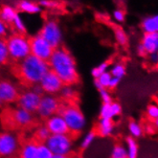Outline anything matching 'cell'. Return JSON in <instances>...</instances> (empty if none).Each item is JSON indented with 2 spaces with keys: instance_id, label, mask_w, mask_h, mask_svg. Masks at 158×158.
<instances>
[{
  "instance_id": "f1b7e54d",
  "label": "cell",
  "mask_w": 158,
  "mask_h": 158,
  "mask_svg": "<svg viewBox=\"0 0 158 158\" xmlns=\"http://www.w3.org/2000/svg\"><path fill=\"white\" fill-rule=\"evenodd\" d=\"M108 67H109L108 62H106L105 61V62L100 63L99 65L95 66L94 68H92V70H91V75H92V77L94 78V79L99 78L102 75V74L107 72Z\"/></svg>"
},
{
  "instance_id": "74e56055",
  "label": "cell",
  "mask_w": 158,
  "mask_h": 158,
  "mask_svg": "<svg viewBox=\"0 0 158 158\" xmlns=\"http://www.w3.org/2000/svg\"><path fill=\"white\" fill-rule=\"evenodd\" d=\"M59 2L56 0H40V6L41 8H46V9H55L59 7Z\"/></svg>"
},
{
  "instance_id": "cb8c5ba5",
  "label": "cell",
  "mask_w": 158,
  "mask_h": 158,
  "mask_svg": "<svg viewBox=\"0 0 158 158\" xmlns=\"http://www.w3.org/2000/svg\"><path fill=\"white\" fill-rule=\"evenodd\" d=\"M109 73L112 77L121 80L123 77H125L126 73H127V69H126L125 64L122 62H115L113 65L111 66Z\"/></svg>"
},
{
  "instance_id": "ba28073f",
  "label": "cell",
  "mask_w": 158,
  "mask_h": 158,
  "mask_svg": "<svg viewBox=\"0 0 158 158\" xmlns=\"http://www.w3.org/2000/svg\"><path fill=\"white\" fill-rule=\"evenodd\" d=\"M60 105L57 97L54 95H44L41 96L40 105L38 106L35 112L39 114L40 117L43 119H48L54 114L58 113L60 110Z\"/></svg>"
},
{
  "instance_id": "8fae6325",
  "label": "cell",
  "mask_w": 158,
  "mask_h": 158,
  "mask_svg": "<svg viewBox=\"0 0 158 158\" xmlns=\"http://www.w3.org/2000/svg\"><path fill=\"white\" fill-rule=\"evenodd\" d=\"M39 85H40L42 91L46 93L47 95L57 94V93H59L61 90L62 86L64 85L60 79L50 70L45 74V76L42 78Z\"/></svg>"
},
{
  "instance_id": "d6986e66",
  "label": "cell",
  "mask_w": 158,
  "mask_h": 158,
  "mask_svg": "<svg viewBox=\"0 0 158 158\" xmlns=\"http://www.w3.org/2000/svg\"><path fill=\"white\" fill-rule=\"evenodd\" d=\"M18 8L21 12L29 15H38L42 11V8L40 6V4H36L33 1H30V0H22L18 4Z\"/></svg>"
},
{
  "instance_id": "2e32d148",
  "label": "cell",
  "mask_w": 158,
  "mask_h": 158,
  "mask_svg": "<svg viewBox=\"0 0 158 158\" xmlns=\"http://www.w3.org/2000/svg\"><path fill=\"white\" fill-rule=\"evenodd\" d=\"M147 54L157 53L158 51V33L144 34L140 43Z\"/></svg>"
},
{
  "instance_id": "30bf717a",
  "label": "cell",
  "mask_w": 158,
  "mask_h": 158,
  "mask_svg": "<svg viewBox=\"0 0 158 158\" xmlns=\"http://www.w3.org/2000/svg\"><path fill=\"white\" fill-rule=\"evenodd\" d=\"M41 99V95H39L33 89L23 91L20 95H18L17 102L19 107L34 113L38 109L40 102Z\"/></svg>"
},
{
  "instance_id": "52a82bcc",
  "label": "cell",
  "mask_w": 158,
  "mask_h": 158,
  "mask_svg": "<svg viewBox=\"0 0 158 158\" xmlns=\"http://www.w3.org/2000/svg\"><path fill=\"white\" fill-rule=\"evenodd\" d=\"M30 50L31 55L34 57L48 61L53 54L54 48L39 34L34 35L30 40Z\"/></svg>"
},
{
  "instance_id": "4fadbf2b",
  "label": "cell",
  "mask_w": 158,
  "mask_h": 158,
  "mask_svg": "<svg viewBox=\"0 0 158 158\" xmlns=\"http://www.w3.org/2000/svg\"><path fill=\"white\" fill-rule=\"evenodd\" d=\"M45 127H47L50 134H67L69 133L68 127L62 116L60 113H56L53 116L46 119Z\"/></svg>"
},
{
  "instance_id": "484cf974",
  "label": "cell",
  "mask_w": 158,
  "mask_h": 158,
  "mask_svg": "<svg viewBox=\"0 0 158 158\" xmlns=\"http://www.w3.org/2000/svg\"><path fill=\"white\" fill-rule=\"evenodd\" d=\"M97 133L93 131H90L85 134V136L82 137L81 142V148L82 150H85V148H89L93 143H94L95 139H96Z\"/></svg>"
},
{
  "instance_id": "8992f818",
  "label": "cell",
  "mask_w": 158,
  "mask_h": 158,
  "mask_svg": "<svg viewBox=\"0 0 158 158\" xmlns=\"http://www.w3.org/2000/svg\"><path fill=\"white\" fill-rule=\"evenodd\" d=\"M40 35L47 41L54 49L60 47L63 40V34L60 24L54 20L48 19L42 25Z\"/></svg>"
},
{
  "instance_id": "5bb4252c",
  "label": "cell",
  "mask_w": 158,
  "mask_h": 158,
  "mask_svg": "<svg viewBox=\"0 0 158 158\" xmlns=\"http://www.w3.org/2000/svg\"><path fill=\"white\" fill-rule=\"evenodd\" d=\"M12 120L17 126L26 127V126H29L33 122L34 117H33V113L18 106L17 108L13 110Z\"/></svg>"
},
{
  "instance_id": "4316f807",
  "label": "cell",
  "mask_w": 158,
  "mask_h": 158,
  "mask_svg": "<svg viewBox=\"0 0 158 158\" xmlns=\"http://www.w3.org/2000/svg\"><path fill=\"white\" fill-rule=\"evenodd\" d=\"M110 158H127L126 147L122 144L115 145L111 150Z\"/></svg>"
},
{
  "instance_id": "836d02e7",
  "label": "cell",
  "mask_w": 158,
  "mask_h": 158,
  "mask_svg": "<svg viewBox=\"0 0 158 158\" xmlns=\"http://www.w3.org/2000/svg\"><path fill=\"white\" fill-rule=\"evenodd\" d=\"M35 136H36V139H38L40 143H44L50 136V132L47 129V127L45 126H42L38 128V131L35 132Z\"/></svg>"
},
{
  "instance_id": "44dd1931",
  "label": "cell",
  "mask_w": 158,
  "mask_h": 158,
  "mask_svg": "<svg viewBox=\"0 0 158 158\" xmlns=\"http://www.w3.org/2000/svg\"><path fill=\"white\" fill-rule=\"evenodd\" d=\"M126 151L127 158H138L139 147L134 138L129 136L126 139Z\"/></svg>"
},
{
  "instance_id": "60d3db41",
  "label": "cell",
  "mask_w": 158,
  "mask_h": 158,
  "mask_svg": "<svg viewBox=\"0 0 158 158\" xmlns=\"http://www.w3.org/2000/svg\"><path fill=\"white\" fill-rule=\"evenodd\" d=\"M120 81H121V80H119V79H117V78L111 77L110 81H109V85H108V89H114V88H116V87L119 85Z\"/></svg>"
},
{
  "instance_id": "e0dca14e",
  "label": "cell",
  "mask_w": 158,
  "mask_h": 158,
  "mask_svg": "<svg viewBox=\"0 0 158 158\" xmlns=\"http://www.w3.org/2000/svg\"><path fill=\"white\" fill-rule=\"evenodd\" d=\"M141 29L144 34L158 33V15H152L144 17L141 22Z\"/></svg>"
},
{
  "instance_id": "f6af8a7d",
  "label": "cell",
  "mask_w": 158,
  "mask_h": 158,
  "mask_svg": "<svg viewBox=\"0 0 158 158\" xmlns=\"http://www.w3.org/2000/svg\"><path fill=\"white\" fill-rule=\"evenodd\" d=\"M52 158H69L68 155H60V154H53Z\"/></svg>"
},
{
  "instance_id": "ee69618b",
  "label": "cell",
  "mask_w": 158,
  "mask_h": 158,
  "mask_svg": "<svg viewBox=\"0 0 158 158\" xmlns=\"http://www.w3.org/2000/svg\"><path fill=\"white\" fill-rule=\"evenodd\" d=\"M35 93H38L39 95H42V93H43V91H42V89H41V87H40V85H34V89H33Z\"/></svg>"
},
{
  "instance_id": "603a6c76",
  "label": "cell",
  "mask_w": 158,
  "mask_h": 158,
  "mask_svg": "<svg viewBox=\"0 0 158 158\" xmlns=\"http://www.w3.org/2000/svg\"><path fill=\"white\" fill-rule=\"evenodd\" d=\"M111 76L110 73L107 71L104 74H102V75L95 79V81H94V85L95 87L98 89V90H101V89H108V85H109V81H110V79H111Z\"/></svg>"
},
{
  "instance_id": "3957f363",
  "label": "cell",
  "mask_w": 158,
  "mask_h": 158,
  "mask_svg": "<svg viewBox=\"0 0 158 158\" xmlns=\"http://www.w3.org/2000/svg\"><path fill=\"white\" fill-rule=\"evenodd\" d=\"M5 41L10 59L20 62L31 55L30 39H28L26 35L15 34L9 36Z\"/></svg>"
},
{
  "instance_id": "5b68a950",
  "label": "cell",
  "mask_w": 158,
  "mask_h": 158,
  "mask_svg": "<svg viewBox=\"0 0 158 158\" xmlns=\"http://www.w3.org/2000/svg\"><path fill=\"white\" fill-rule=\"evenodd\" d=\"M44 144L49 148L53 154L69 155L73 148V140L69 133L50 134Z\"/></svg>"
},
{
  "instance_id": "7402d4cb",
  "label": "cell",
  "mask_w": 158,
  "mask_h": 158,
  "mask_svg": "<svg viewBox=\"0 0 158 158\" xmlns=\"http://www.w3.org/2000/svg\"><path fill=\"white\" fill-rule=\"evenodd\" d=\"M17 15L16 10L12 6H4L0 11V19L5 23H12Z\"/></svg>"
},
{
  "instance_id": "ac0fdd59",
  "label": "cell",
  "mask_w": 158,
  "mask_h": 158,
  "mask_svg": "<svg viewBox=\"0 0 158 158\" xmlns=\"http://www.w3.org/2000/svg\"><path fill=\"white\" fill-rule=\"evenodd\" d=\"M97 131L101 136H103V137L110 136L114 131L113 120L100 118L98 125H97Z\"/></svg>"
},
{
  "instance_id": "b9f144b4",
  "label": "cell",
  "mask_w": 158,
  "mask_h": 158,
  "mask_svg": "<svg viewBox=\"0 0 158 158\" xmlns=\"http://www.w3.org/2000/svg\"><path fill=\"white\" fill-rule=\"evenodd\" d=\"M137 54L138 56H140V57H146V56H148L147 52L145 51V49L143 48V46L141 44H139L137 46Z\"/></svg>"
},
{
  "instance_id": "ab89813d",
  "label": "cell",
  "mask_w": 158,
  "mask_h": 158,
  "mask_svg": "<svg viewBox=\"0 0 158 158\" xmlns=\"http://www.w3.org/2000/svg\"><path fill=\"white\" fill-rule=\"evenodd\" d=\"M148 61L152 64V65L156 66L158 63V53H152L148 54Z\"/></svg>"
},
{
  "instance_id": "7a4b0ae2",
  "label": "cell",
  "mask_w": 158,
  "mask_h": 158,
  "mask_svg": "<svg viewBox=\"0 0 158 158\" xmlns=\"http://www.w3.org/2000/svg\"><path fill=\"white\" fill-rule=\"evenodd\" d=\"M48 61H44L30 55L18 65V74L28 85H39L45 74L49 71Z\"/></svg>"
},
{
  "instance_id": "d4e9b609",
  "label": "cell",
  "mask_w": 158,
  "mask_h": 158,
  "mask_svg": "<svg viewBox=\"0 0 158 158\" xmlns=\"http://www.w3.org/2000/svg\"><path fill=\"white\" fill-rule=\"evenodd\" d=\"M128 131H129V134H131V137L136 139V138H140L143 133H144V128L143 127L135 122V121H132L128 124Z\"/></svg>"
},
{
  "instance_id": "8d00e7d4",
  "label": "cell",
  "mask_w": 158,
  "mask_h": 158,
  "mask_svg": "<svg viewBox=\"0 0 158 158\" xmlns=\"http://www.w3.org/2000/svg\"><path fill=\"white\" fill-rule=\"evenodd\" d=\"M112 16H113V19L119 23H123L126 19V14L123 10H121V9H116V10H114L112 13Z\"/></svg>"
},
{
  "instance_id": "e575fe53",
  "label": "cell",
  "mask_w": 158,
  "mask_h": 158,
  "mask_svg": "<svg viewBox=\"0 0 158 158\" xmlns=\"http://www.w3.org/2000/svg\"><path fill=\"white\" fill-rule=\"evenodd\" d=\"M147 116L152 121L158 119V106L156 104H151L147 107Z\"/></svg>"
},
{
  "instance_id": "4dcf8cb0",
  "label": "cell",
  "mask_w": 158,
  "mask_h": 158,
  "mask_svg": "<svg viewBox=\"0 0 158 158\" xmlns=\"http://www.w3.org/2000/svg\"><path fill=\"white\" fill-rule=\"evenodd\" d=\"M53 153L44 143L38 144V158H52Z\"/></svg>"
},
{
  "instance_id": "d590c367",
  "label": "cell",
  "mask_w": 158,
  "mask_h": 158,
  "mask_svg": "<svg viewBox=\"0 0 158 158\" xmlns=\"http://www.w3.org/2000/svg\"><path fill=\"white\" fill-rule=\"evenodd\" d=\"M100 93V98L103 102V104H109L112 102V97H111L110 92L108 91V89H101L99 90Z\"/></svg>"
},
{
  "instance_id": "f35d334b",
  "label": "cell",
  "mask_w": 158,
  "mask_h": 158,
  "mask_svg": "<svg viewBox=\"0 0 158 158\" xmlns=\"http://www.w3.org/2000/svg\"><path fill=\"white\" fill-rule=\"evenodd\" d=\"M8 33V26L7 23H5L4 21H2L0 19V39L4 38V36L7 35Z\"/></svg>"
},
{
  "instance_id": "7c38bea8",
  "label": "cell",
  "mask_w": 158,
  "mask_h": 158,
  "mask_svg": "<svg viewBox=\"0 0 158 158\" xmlns=\"http://www.w3.org/2000/svg\"><path fill=\"white\" fill-rule=\"evenodd\" d=\"M18 89L15 85L10 81H0V103L11 104L15 102L18 98Z\"/></svg>"
},
{
  "instance_id": "9c48e42d",
  "label": "cell",
  "mask_w": 158,
  "mask_h": 158,
  "mask_svg": "<svg viewBox=\"0 0 158 158\" xmlns=\"http://www.w3.org/2000/svg\"><path fill=\"white\" fill-rule=\"evenodd\" d=\"M18 139L12 132H1L0 133V156L11 157L18 151Z\"/></svg>"
},
{
  "instance_id": "ffe728a7",
  "label": "cell",
  "mask_w": 158,
  "mask_h": 158,
  "mask_svg": "<svg viewBox=\"0 0 158 158\" xmlns=\"http://www.w3.org/2000/svg\"><path fill=\"white\" fill-rule=\"evenodd\" d=\"M20 158H38V144L33 141L25 143L20 150Z\"/></svg>"
},
{
  "instance_id": "f546056e",
  "label": "cell",
  "mask_w": 158,
  "mask_h": 158,
  "mask_svg": "<svg viewBox=\"0 0 158 158\" xmlns=\"http://www.w3.org/2000/svg\"><path fill=\"white\" fill-rule=\"evenodd\" d=\"M60 92L61 93L62 98H64L65 100H72L76 97V90L72 85H64Z\"/></svg>"
},
{
  "instance_id": "83f0119b",
  "label": "cell",
  "mask_w": 158,
  "mask_h": 158,
  "mask_svg": "<svg viewBox=\"0 0 158 158\" xmlns=\"http://www.w3.org/2000/svg\"><path fill=\"white\" fill-rule=\"evenodd\" d=\"M114 38L117 43L120 45H126L128 40L127 33L125 32L123 28H120V27H117L114 29Z\"/></svg>"
},
{
  "instance_id": "6da1fadb",
  "label": "cell",
  "mask_w": 158,
  "mask_h": 158,
  "mask_svg": "<svg viewBox=\"0 0 158 158\" xmlns=\"http://www.w3.org/2000/svg\"><path fill=\"white\" fill-rule=\"evenodd\" d=\"M48 64L50 71L60 79L63 85H73L79 81L76 60L67 49L62 47L54 49Z\"/></svg>"
},
{
  "instance_id": "277c9868",
  "label": "cell",
  "mask_w": 158,
  "mask_h": 158,
  "mask_svg": "<svg viewBox=\"0 0 158 158\" xmlns=\"http://www.w3.org/2000/svg\"><path fill=\"white\" fill-rule=\"evenodd\" d=\"M60 114L65 121L69 132L73 134L81 132L86 127L85 116L76 105H68L63 106Z\"/></svg>"
},
{
  "instance_id": "d6a6232c",
  "label": "cell",
  "mask_w": 158,
  "mask_h": 158,
  "mask_svg": "<svg viewBox=\"0 0 158 158\" xmlns=\"http://www.w3.org/2000/svg\"><path fill=\"white\" fill-rule=\"evenodd\" d=\"M9 59L10 58H9L6 41L2 39H0V65L6 63Z\"/></svg>"
},
{
  "instance_id": "7bdbcfd3",
  "label": "cell",
  "mask_w": 158,
  "mask_h": 158,
  "mask_svg": "<svg viewBox=\"0 0 158 158\" xmlns=\"http://www.w3.org/2000/svg\"><path fill=\"white\" fill-rule=\"evenodd\" d=\"M155 127L153 126H151V125H148L145 127V131L148 133V134H154L155 132Z\"/></svg>"
},
{
  "instance_id": "9a60e30c",
  "label": "cell",
  "mask_w": 158,
  "mask_h": 158,
  "mask_svg": "<svg viewBox=\"0 0 158 158\" xmlns=\"http://www.w3.org/2000/svg\"><path fill=\"white\" fill-rule=\"evenodd\" d=\"M122 113V106L119 103L111 102L109 104H103L100 108V118L113 120Z\"/></svg>"
},
{
  "instance_id": "1f68e13d",
  "label": "cell",
  "mask_w": 158,
  "mask_h": 158,
  "mask_svg": "<svg viewBox=\"0 0 158 158\" xmlns=\"http://www.w3.org/2000/svg\"><path fill=\"white\" fill-rule=\"evenodd\" d=\"M13 25H14V28L18 32V34H21L23 35L25 32H26V24L24 22V20L21 18L20 15H16L15 17V19L13 20Z\"/></svg>"
}]
</instances>
